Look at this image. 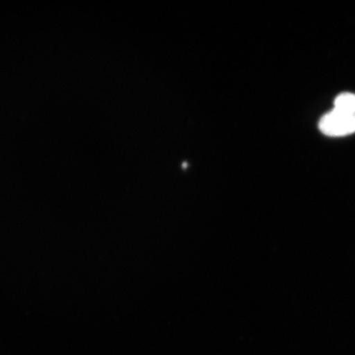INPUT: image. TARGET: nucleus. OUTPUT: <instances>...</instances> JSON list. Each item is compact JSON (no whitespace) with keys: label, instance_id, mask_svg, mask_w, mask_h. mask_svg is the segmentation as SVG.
Wrapping results in <instances>:
<instances>
[{"label":"nucleus","instance_id":"f257e3e1","mask_svg":"<svg viewBox=\"0 0 355 355\" xmlns=\"http://www.w3.org/2000/svg\"><path fill=\"white\" fill-rule=\"evenodd\" d=\"M318 127L328 137H345L355 132V94L344 92L337 96L332 110L323 115Z\"/></svg>","mask_w":355,"mask_h":355}]
</instances>
